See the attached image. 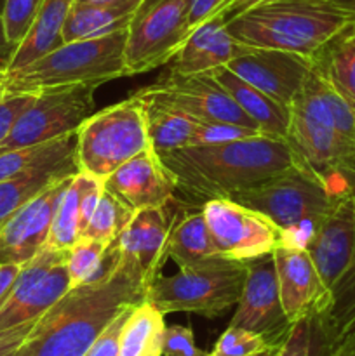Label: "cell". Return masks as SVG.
Masks as SVG:
<instances>
[{
	"instance_id": "6da1fadb",
	"label": "cell",
	"mask_w": 355,
	"mask_h": 356,
	"mask_svg": "<svg viewBox=\"0 0 355 356\" xmlns=\"http://www.w3.org/2000/svg\"><path fill=\"white\" fill-rule=\"evenodd\" d=\"M145 299L138 264L118 250L117 261L103 277L70 289L45 312L13 356H84L122 309Z\"/></svg>"
},
{
	"instance_id": "7a4b0ae2",
	"label": "cell",
	"mask_w": 355,
	"mask_h": 356,
	"mask_svg": "<svg viewBox=\"0 0 355 356\" xmlns=\"http://www.w3.org/2000/svg\"><path fill=\"white\" fill-rule=\"evenodd\" d=\"M160 160L173 172L178 191L200 205L232 198L237 191L303 162L285 139L267 134L223 145L184 146L164 153Z\"/></svg>"
},
{
	"instance_id": "3957f363",
	"label": "cell",
	"mask_w": 355,
	"mask_h": 356,
	"mask_svg": "<svg viewBox=\"0 0 355 356\" xmlns=\"http://www.w3.org/2000/svg\"><path fill=\"white\" fill-rule=\"evenodd\" d=\"M354 23L355 9L343 0H270L228 19L226 28L249 47L312 58Z\"/></svg>"
},
{
	"instance_id": "277c9868",
	"label": "cell",
	"mask_w": 355,
	"mask_h": 356,
	"mask_svg": "<svg viewBox=\"0 0 355 356\" xmlns=\"http://www.w3.org/2000/svg\"><path fill=\"white\" fill-rule=\"evenodd\" d=\"M125 40L127 26L101 37L65 42L17 72H0V90L3 94H37L58 87H97L127 76Z\"/></svg>"
},
{
	"instance_id": "5b68a950",
	"label": "cell",
	"mask_w": 355,
	"mask_h": 356,
	"mask_svg": "<svg viewBox=\"0 0 355 356\" xmlns=\"http://www.w3.org/2000/svg\"><path fill=\"white\" fill-rule=\"evenodd\" d=\"M341 190L327 183L305 162H298L263 183L237 191L232 200L277 225L284 233L282 245L306 249Z\"/></svg>"
},
{
	"instance_id": "8992f818",
	"label": "cell",
	"mask_w": 355,
	"mask_h": 356,
	"mask_svg": "<svg viewBox=\"0 0 355 356\" xmlns=\"http://www.w3.org/2000/svg\"><path fill=\"white\" fill-rule=\"evenodd\" d=\"M247 275L246 261L216 256L176 275L159 277L146 291V299L160 313H197L216 318L237 305Z\"/></svg>"
},
{
	"instance_id": "52a82bcc",
	"label": "cell",
	"mask_w": 355,
	"mask_h": 356,
	"mask_svg": "<svg viewBox=\"0 0 355 356\" xmlns=\"http://www.w3.org/2000/svg\"><path fill=\"white\" fill-rule=\"evenodd\" d=\"M143 101L136 94L90 115L77 129L80 172L106 179L127 160L150 148Z\"/></svg>"
},
{
	"instance_id": "ba28073f",
	"label": "cell",
	"mask_w": 355,
	"mask_h": 356,
	"mask_svg": "<svg viewBox=\"0 0 355 356\" xmlns=\"http://www.w3.org/2000/svg\"><path fill=\"white\" fill-rule=\"evenodd\" d=\"M191 0H145L127 24V76L152 72L176 58L190 35Z\"/></svg>"
},
{
	"instance_id": "9c48e42d",
	"label": "cell",
	"mask_w": 355,
	"mask_h": 356,
	"mask_svg": "<svg viewBox=\"0 0 355 356\" xmlns=\"http://www.w3.org/2000/svg\"><path fill=\"white\" fill-rule=\"evenodd\" d=\"M94 90V86H72L37 92L33 104L0 143V149L40 145L75 132L84 120L96 113Z\"/></svg>"
},
{
	"instance_id": "30bf717a",
	"label": "cell",
	"mask_w": 355,
	"mask_h": 356,
	"mask_svg": "<svg viewBox=\"0 0 355 356\" xmlns=\"http://www.w3.org/2000/svg\"><path fill=\"white\" fill-rule=\"evenodd\" d=\"M66 256L68 250L45 245L21 266L13 289L0 305V330L35 322L72 289Z\"/></svg>"
},
{
	"instance_id": "8fae6325",
	"label": "cell",
	"mask_w": 355,
	"mask_h": 356,
	"mask_svg": "<svg viewBox=\"0 0 355 356\" xmlns=\"http://www.w3.org/2000/svg\"><path fill=\"white\" fill-rule=\"evenodd\" d=\"M136 94L183 111L198 122H225L260 131L211 72L183 75L171 70L169 75L159 79L153 86L136 90Z\"/></svg>"
},
{
	"instance_id": "7c38bea8",
	"label": "cell",
	"mask_w": 355,
	"mask_h": 356,
	"mask_svg": "<svg viewBox=\"0 0 355 356\" xmlns=\"http://www.w3.org/2000/svg\"><path fill=\"white\" fill-rule=\"evenodd\" d=\"M202 212L219 256L249 261L271 254L284 243V233L277 225L232 198L205 202Z\"/></svg>"
},
{
	"instance_id": "4fadbf2b",
	"label": "cell",
	"mask_w": 355,
	"mask_h": 356,
	"mask_svg": "<svg viewBox=\"0 0 355 356\" xmlns=\"http://www.w3.org/2000/svg\"><path fill=\"white\" fill-rule=\"evenodd\" d=\"M246 264V280L230 325L260 334L270 344L281 346L291 322L282 308L274 256L254 257Z\"/></svg>"
},
{
	"instance_id": "5bb4252c",
	"label": "cell",
	"mask_w": 355,
	"mask_h": 356,
	"mask_svg": "<svg viewBox=\"0 0 355 356\" xmlns=\"http://www.w3.org/2000/svg\"><path fill=\"white\" fill-rule=\"evenodd\" d=\"M289 110L291 117L285 141L327 183L338 190L348 186L347 177L355 172V143L298 108Z\"/></svg>"
},
{
	"instance_id": "9a60e30c",
	"label": "cell",
	"mask_w": 355,
	"mask_h": 356,
	"mask_svg": "<svg viewBox=\"0 0 355 356\" xmlns=\"http://www.w3.org/2000/svg\"><path fill=\"white\" fill-rule=\"evenodd\" d=\"M73 176L61 177L52 183L2 222L0 263L24 264L47 245L52 219Z\"/></svg>"
},
{
	"instance_id": "2e32d148",
	"label": "cell",
	"mask_w": 355,
	"mask_h": 356,
	"mask_svg": "<svg viewBox=\"0 0 355 356\" xmlns=\"http://www.w3.org/2000/svg\"><path fill=\"white\" fill-rule=\"evenodd\" d=\"M226 68L278 104L291 108L312 72L313 63L312 58L296 52L251 47L230 61Z\"/></svg>"
},
{
	"instance_id": "e0dca14e",
	"label": "cell",
	"mask_w": 355,
	"mask_h": 356,
	"mask_svg": "<svg viewBox=\"0 0 355 356\" xmlns=\"http://www.w3.org/2000/svg\"><path fill=\"white\" fill-rule=\"evenodd\" d=\"M306 250L331 294L355 257V198L350 184L336 195L333 207L317 228Z\"/></svg>"
},
{
	"instance_id": "ac0fdd59",
	"label": "cell",
	"mask_w": 355,
	"mask_h": 356,
	"mask_svg": "<svg viewBox=\"0 0 355 356\" xmlns=\"http://www.w3.org/2000/svg\"><path fill=\"white\" fill-rule=\"evenodd\" d=\"M104 191L132 212L164 207L178 191L173 172L164 165L155 149H143L103 181Z\"/></svg>"
},
{
	"instance_id": "d6986e66",
	"label": "cell",
	"mask_w": 355,
	"mask_h": 356,
	"mask_svg": "<svg viewBox=\"0 0 355 356\" xmlns=\"http://www.w3.org/2000/svg\"><path fill=\"white\" fill-rule=\"evenodd\" d=\"M271 256L277 271L282 308L289 322H296L312 312L327 313L331 294L308 250L303 247L278 245Z\"/></svg>"
},
{
	"instance_id": "ffe728a7",
	"label": "cell",
	"mask_w": 355,
	"mask_h": 356,
	"mask_svg": "<svg viewBox=\"0 0 355 356\" xmlns=\"http://www.w3.org/2000/svg\"><path fill=\"white\" fill-rule=\"evenodd\" d=\"M169 204L164 207L143 209L134 212L131 221L117 238L118 250L138 264L146 291L160 277V271L169 257L167 238L173 225Z\"/></svg>"
},
{
	"instance_id": "44dd1931",
	"label": "cell",
	"mask_w": 355,
	"mask_h": 356,
	"mask_svg": "<svg viewBox=\"0 0 355 356\" xmlns=\"http://www.w3.org/2000/svg\"><path fill=\"white\" fill-rule=\"evenodd\" d=\"M249 49V45H244L230 33L225 17L214 16L190 31L183 47L173 59L171 70L183 75L209 73L219 66H226Z\"/></svg>"
},
{
	"instance_id": "7402d4cb",
	"label": "cell",
	"mask_w": 355,
	"mask_h": 356,
	"mask_svg": "<svg viewBox=\"0 0 355 356\" xmlns=\"http://www.w3.org/2000/svg\"><path fill=\"white\" fill-rule=\"evenodd\" d=\"M75 0H44L30 30L14 49L2 73H13L65 44L63 30Z\"/></svg>"
},
{
	"instance_id": "603a6c76",
	"label": "cell",
	"mask_w": 355,
	"mask_h": 356,
	"mask_svg": "<svg viewBox=\"0 0 355 356\" xmlns=\"http://www.w3.org/2000/svg\"><path fill=\"white\" fill-rule=\"evenodd\" d=\"M211 75L225 87L226 92L233 97V101L239 104L240 110L260 127L263 134L271 136V138L285 139L289 127V117H291L289 108L282 106L277 101H274L267 94L261 92L260 89L247 83L246 80L237 76L226 66L214 68Z\"/></svg>"
},
{
	"instance_id": "cb8c5ba5",
	"label": "cell",
	"mask_w": 355,
	"mask_h": 356,
	"mask_svg": "<svg viewBox=\"0 0 355 356\" xmlns=\"http://www.w3.org/2000/svg\"><path fill=\"white\" fill-rule=\"evenodd\" d=\"M145 0H103L93 3H73L63 30L65 42L101 37L127 26L132 14Z\"/></svg>"
},
{
	"instance_id": "d4e9b609",
	"label": "cell",
	"mask_w": 355,
	"mask_h": 356,
	"mask_svg": "<svg viewBox=\"0 0 355 356\" xmlns=\"http://www.w3.org/2000/svg\"><path fill=\"white\" fill-rule=\"evenodd\" d=\"M313 70L355 111V23L312 56Z\"/></svg>"
},
{
	"instance_id": "484cf974",
	"label": "cell",
	"mask_w": 355,
	"mask_h": 356,
	"mask_svg": "<svg viewBox=\"0 0 355 356\" xmlns=\"http://www.w3.org/2000/svg\"><path fill=\"white\" fill-rule=\"evenodd\" d=\"M291 108H298L308 117L333 127L345 139L355 143V111L313 68Z\"/></svg>"
},
{
	"instance_id": "4316f807",
	"label": "cell",
	"mask_w": 355,
	"mask_h": 356,
	"mask_svg": "<svg viewBox=\"0 0 355 356\" xmlns=\"http://www.w3.org/2000/svg\"><path fill=\"white\" fill-rule=\"evenodd\" d=\"M167 256L180 268L195 266L219 256L209 233L202 205L173 219L167 238Z\"/></svg>"
},
{
	"instance_id": "83f0119b",
	"label": "cell",
	"mask_w": 355,
	"mask_h": 356,
	"mask_svg": "<svg viewBox=\"0 0 355 356\" xmlns=\"http://www.w3.org/2000/svg\"><path fill=\"white\" fill-rule=\"evenodd\" d=\"M77 172H79L77 159L72 156L61 163L37 167L28 172L0 181V225L52 183Z\"/></svg>"
},
{
	"instance_id": "f1b7e54d",
	"label": "cell",
	"mask_w": 355,
	"mask_h": 356,
	"mask_svg": "<svg viewBox=\"0 0 355 356\" xmlns=\"http://www.w3.org/2000/svg\"><path fill=\"white\" fill-rule=\"evenodd\" d=\"M136 96L143 101V106H145L150 145L155 149L157 155L160 156L164 153H169L173 149L184 148V146L190 145L198 120L183 113V111H178L174 108L166 106V104L141 97L139 94H136Z\"/></svg>"
},
{
	"instance_id": "f546056e",
	"label": "cell",
	"mask_w": 355,
	"mask_h": 356,
	"mask_svg": "<svg viewBox=\"0 0 355 356\" xmlns=\"http://www.w3.org/2000/svg\"><path fill=\"white\" fill-rule=\"evenodd\" d=\"M164 316L166 315L148 301L136 305L122 329L118 356H164Z\"/></svg>"
},
{
	"instance_id": "4dcf8cb0",
	"label": "cell",
	"mask_w": 355,
	"mask_h": 356,
	"mask_svg": "<svg viewBox=\"0 0 355 356\" xmlns=\"http://www.w3.org/2000/svg\"><path fill=\"white\" fill-rule=\"evenodd\" d=\"M75 149L77 131L52 139V141L40 143V145L0 149V181L28 172L37 167L65 162L75 156Z\"/></svg>"
},
{
	"instance_id": "1f68e13d",
	"label": "cell",
	"mask_w": 355,
	"mask_h": 356,
	"mask_svg": "<svg viewBox=\"0 0 355 356\" xmlns=\"http://www.w3.org/2000/svg\"><path fill=\"white\" fill-rule=\"evenodd\" d=\"M340 341L326 313L312 312L291 323L277 356H331Z\"/></svg>"
},
{
	"instance_id": "d6a6232c",
	"label": "cell",
	"mask_w": 355,
	"mask_h": 356,
	"mask_svg": "<svg viewBox=\"0 0 355 356\" xmlns=\"http://www.w3.org/2000/svg\"><path fill=\"white\" fill-rule=\"evenodd\" d=\"M118 256L117 242L106 243L94 238H79L68 249L66 270L72 289L77 285L90 284L103 277L115 264Z\"/></svg>"
},
{
	"instance_id": "836d02e7",
	"label": "cell",
	"mask_w": 355,
	"mask_h": 356,
	"mask_svg": "<svg viewBox=\"0 0 355 356\" xmlns=\"http://www.w3.org/2000/svg\"><path fill=\"white\" fill-rule=\"evenodd\" d=\"M80 191H82V181L80 174L77 172L52 219L47 238L49 247L68 250L80 238Z\"/></svg>"
},
{
	"instance_id": "e575fe53",
	"label": "cell",
	"mask_w": 355,
	"mask_h": 356,
	"mask_svg": "<svg viewBox=\"0 0 355 356\" xmlns=\"http://www.w3.org/2000/svg\"><path fill=\"white\" fill-rule=\"evenodd\" d=\"M132 214L134 212L131 209L122 205L108 191H103L100 204H97L94 214L90 216L80 238H94L106 243L117 242L120 233L124 232L127 222L131 221Z\"/></svg>"
},
{
	"instance_id": "d590c367",
	"label": "cell",
	"mask_w": 355,
	"mask_h": 356,
	"mask_svg": "<svg viewBox=\"0 0 355 356\" xmlns=\"http://www.w3.org/2000/svg\"><path fill=\"white\" fill-rule=\"evenodd\" d=\"M281 346H274L263 336L240 327L228 329L216 341L209 356H254L261 353H277Z\"/></svg>"
},
{
	"instance_id": "8d00e7d4",
	"label": "cell",
	"mask_w": 355,
	"mask_h": 356,
	"mask_svg": "<svg viewBox=\"0 0 355 356\" xmlns=\"http://www.w3.org/2000/svg\"><path fill=\"white\" fill-rule=\"evenodd\" d=\"M42 3L44 0H6L0 16V28L6 40L14 49L21 44L26 31L30 30Z\"/></svg>"
},
{
	"instance_id": "74e56055",
	"label": "cell",
	"mask_w": 355,
	"mask_h": 356,
	"mask_svg": "<svg viewBox=\"0 0 355 356\" xmlns=\"http://www.w3.org/2000/svg\"><path fill=\"white\" fill-rule=\"evenodd\" d=\"M263 134L256 129L242 127L235 124H225V122H198L195 134L188 146H204V145H223V143L239 141V139L253 138V136Z\"/></svg>"
},
{
	"instance_id": "f35d334b",
	"label": "cell",
	"mask_w": 355,
	"mask_h": 356,
	"mask_svg": "<svg viewBox=\"0 0 355 356\" xmlns=\"http://www.w3.org/2000/svg\"><path fill=\"white\" fill-rule=\"evenodd\" d=\"M136 306V305H134ZM134 306H129V308L122 309L103 330H101L100 336L94 339V343L90 344V348L87 350V353L84 356H118L120 355V334L124 329V323L127 320L129 313L132 312Z\"/></svg>"
},
{
	"instance_id": "ab89813d",
	"label": "cell",
	"mask_w": 355,
	"mask_h": 356,
	"mask_svg": "<svg viewBox=\"0 0 355 356\" xmlns=\"http://www.w3.org/2000/svg\"><path fill=\"white\" fill-rule=\"evenodd\" d=\"M37 94H3L0 90V143L10 134L21 115L33 104Z\"/></svg>"
},
{
	"instance_id": "60d3db41",
	"label": "cell",
	"mask_w": 355,
	"mask_h": 356,
	"mask_svg": "<svg viewBox=\"0 0 355 356\" xmlns=\"http://www.w3.org/2000/svg\"><path fill=\"white\" fill-rule=\"evenodd\" d=\"M164 356H205L207 353L197 348L194 330L188 327L171 325L166 327L162 341Z\"/></svg>"
},
{
	"instance_id": "b9f144b4",
	"label": "cell",
	"mask_w": 355,
	"mask_h": 356,
	"mask_svg": "<svg viewBox=\"0 0 355 356\" xmlns=\"http://www.w3.org/2000/svg\"><path fill=\"white\" fill-rule=\"evenodd\" d=\"M228 0H191L190 10H188V28L190 31L204 21L211 19L221 10V7Z\"/></svg>"
},
{
	"instance_id": "7bdbcfd3",
	"label": "cell",
	"mask_w": 355,
	"mask_h": 356,
	"mask_svg": "<svg viewBox=\"0 0 355 356\" xmlns=\"http://www.w3.org/2000/svg\"><path fill=\"white\" fill-rule=\"evenodd\" d=\"M37 322V320H35ZM35 322L23 323V325L13 327V329L0 330V356H13L14 351L19 348V344L23 343L24 337L30 334V330L33 329Z\"/></svg>"
},
{
	"instance_id": "ee69618b",
	"label": "cell",
	"mask_w": 355,
	"mask_h": 356,
	"mask_svg": "<svg viewBox=\"0 0 355 356\" xmlns=\"http://www.w3.org/2000/svg\"><path fill=\"white\" fill-rule=\"evenodd\" d=\"M21 266L23 264L16 263H0V305L3 302V299L7 298V294L13 289L14 282H16L17 275H19Z\"/></svg>"
},
{
	"instance_id": "f6af8a7d",
	"label": "cell",
	"mask_w": 355,
	"mask_h": 356,
	"mask_svg": "<svg viewBox=\"0 0 355 356\" xmlns=\"http://www.w3.org/2000/svg\"><path fill=\"white\" fill-rule=\"evenodd\" d=\"M265 2H270V0H228L216 16H223L226 21H228L232 19V17L239 16V14L246 13V10L261 6V3Z\"/></svg>"
},
{
	"instance_id": "bcb514c9",
	"label": "cell",
	"mask_w": 355,
	"mask_h": 356,
	"mask_svg": "<svg viewBox=\"0 0 355 356\" xmlns=\"http://www.w3.org/2000/svg\"><path fill=\"white\" fill-rule=\"evenodd\" d=\"M331 356H355V330L354 332L347 334V336L338 343V346L334 348L333 355Z\"/></svg>"
},
{
	"instance_id": "7dc6e473",
	"label": "cell",
	"mask_w": 355,
	"mask_h": 356,
	"mask_svg": "<svg viewBox=\"0 0 355 356\" xmlns=\"http://www.w3.org/2000/svg\"><path fill=\"white\" fill-rule=\"evenodd\" d=\"M13 52H14V47L6 40V37H3V33H2V28H0V72L6 68L7 61H9V58Z\"/></svg>"
},
{
	"instance_id": "c3c4849f",
	"label": "cell",
	"mask_w": 355,
	"mask_h": 356,
	"mask_svg": "<svg viewBox=\"0 0 355 356\" xmlns=\"http://www.w3.org/2000/svg\"><path fill=\"white\" fill-rule=\"evenodd\" d=\"M347 181H348V184H350L352 195H354V198H355V172H352L350 176L347 177Z\"/></svg>"
},
{
	"instance_id": "681fc988",
	"label": "cell",
	"mask_w": 355,
	"mask_h": 356,
	"mask_svg": "<svg viewBox=\"0 0 355 356\" xmlns=\"http://www.w3.org/2000/svg\"><path fill=\"white\" fill-rule=\"evenodd\" d=\"M79 3H93V2H103V0H75Z\"/></svg>"
},
{
	"instance_id": "f907efd6",
	"label": "cell",
	"mask_w": 355,
	"mask_h": 356,
	"mask_svg": "<svg viewBox=\"0 0 355 356\" xmlns=\"http://www.w3.org/2000/svg\"><path fill=\"white\" fill-rule=\"evenodd\" d=\"M343 2H347L348 6H350V7H354V9H355V0H343Z\"/></svg>"
},
{
	"instance_id": "816d5d0a",
	"label": "cell",
	"mask_w": 355,
	"mask_h": 356,
	"mask_svg": "<svg viewBox=\"0 0 355 356\" xmlns=\"http://www.w3.org/2000/svg\"><path fill=\"white\" fill-rule=\"evenodd\" d=\"M278 353V351H277ZM277 353H261V355H254V356H275ZM207 356H209V353H207Z\"/></svg>"
},
{
	"instance_id": "f5cc1de1",
	"label": "cell",
	"mask_w": 355,
	"mask_h": 356,
	"mask_svg": "<svg viewBox=\"0 0 355 356\" xmlns=\"http://www.w3.org/2000/svg\"><path fill=\"white\" fill-rule=\"evenodd\" d=\"M3 3H6V0H0V16H2V10H3Z\"/></svg>"
},
{
	"instance_id": "db71d44e",
	"label": "cell",
	"mask_w": 355,
	"mask_h": 356,
	"mask_svg": "<svg viewBox=\"0 0 355 356\" xmlns=\"http://www.w3.org/2000/svg\"><path fill=\"white\" fill-rule=\"evenodd\" d=\"M275 356H277V355H275Z\"/></svg>"
},
{
	"instance_id": "11a10c76",
	"label": "cell",
	"mask_w": 355,
	"mask_h": 356,
	"mask_svg": "<svg viewBox=\"0 0 355 356\" xmlns=\"http://www.w3.org/2000/svg\"><path fill=\"white\" fill-rule=\"evenodd\" d=\"M205 356H207V355H205Z\"/></svg>"
},
{
	"instance_id": "9f6ffc18",
	"label": "cell",
	"mask_w": 355,
	"mask_h": 356,
	"mask_svg": "<svg viewBox=\"0 0 355 356\" xmlns=\"http://www.w3.org/2000/svg\"><path fill=\"white\" fill-rule=\"evenodd\" d=\"M0 226H2V225H0Z\"/></svg>"
}]
</instances>
